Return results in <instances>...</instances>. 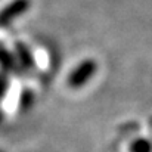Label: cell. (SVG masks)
I'll return each mask as SVG.
<instances>
[{
	"label": "cell",
	"mask_w": 152,
	"mask_h": 152,
	"mask_svg": "<svg viewBox=\"0 0 152 152\" xmlns=\"http://www.w3.org/2000/svg\"><path fill=\"white\" fill-rule=\"evenodd\" d=\"M130 151L132 152H152V146L148 140H145V139H137L136 142L132 143Z\"/></svg>",
	"instance_id": "3"
},
{
	"label": "cell",
	"mask_w": 152,
	"mask_h": 152,
	"mask_svg": "<svg viewBox=\"0 0 152 152\" xmlns=\"http://www.w3.org/2000/svg\"><path fill=\"white\" fill-rule=\"evenodd\" d=\"M28 9V1L27 0H18L12 4H9L1 13H0V25L9 24L13 18H18Z\"/></svg>",
	"instance_id": "2"
},
{
	"label": "cell",
	"mask_w": 152,
	"mask_h": 152,
	"mask_svg": "<svg viewBox=\"0 0 152 152\" xmlns=\"http://www.w3.org/2000/svg\"><path fill=\"white\" fill-rule=\"evenodd\" d=\"M96 72V62L92 59L83 61L68 77V86L72 89H78L84 86Z\"/></svg>",
	"instance_id": "1"
}]
</instances>
